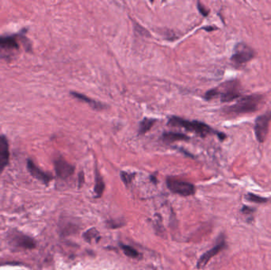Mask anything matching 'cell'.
<instances>
[{"instance_id":"obj_7","label":"cell","mask_w":271,"mask_h":270,"mask_svg":"<svg viewBox=\"0 0 271 270\" xmlns=\"http://www.w3.org/2000/svg\"><path fill=\"white\" fill-rule=\"evenodd\" d=\"M7 238L10 244L17 248L32 250L36 247L35 239L20 231H12Z\"/></svg>"},{"instance_id":"obj_13","label":"cell","mask_w":271,"mask_h":270,"mask_svg":"<svg viewBox=\"0 0 271 270\" xmlns=\"http://www.w3.org/2000/svg\"><path fill=\"white\" fill-rule=\"evenodd\" d=\"M163 142L167 144L176 142V141H189L190 137L180 132H165L161 137Z\"/></svg>"},{"instance_id":"obj_9","label":"cell","mask_w":271,"mask_h":270,"mask_svg":"<svg viewBox=\"0 0 271 270\" xmlns=\"http://www.w3.org/2000/svg\"><path fill=\"white\" fill-rule=\"evenodd\" d=\"M54 168L56 175L62 179L69 178L75 172V166L67 162L62 157L55 159Z\"/></svg>"},{"instance_id":"obj_18","label":"cell","mask_w":271,"mask_h":270,"mask_svg":"<svg viewBox=\"0 0 271 270\" xmlns=\"http://www.w3.org/2000/svg\"><path fill=\"white\" fill-rule=\"evenodd\" d=\"M83 238L86 242H90L94 238L98 241V238H100V236H99V231L95 228H91V229H89L87 231H86V233H84Z\"/></svg>"},{"instance_id":"obj_8","label":"cell","mask_w":271,"mask_h":270,"mask_svg":"<svg viewBox=\"0 0 271 270\" xmlns=\"http://www.w3.org/2000/svg\"><path fill=\"white\" fill-rule=\"evenodd\" d=\"M226 247V242H225V238L223 235H221L219 237V239L217 241V244L213 246V248L210 249L209 251H207L205 254L201 255V258L197 262V269H203L208 264V262L213 258L216 256L217 254L221 252Z\"/></svg>"},{"instance_id":"obj_4","label":"cell","mask_w":271,"mask_h":270,"mask_svg":"<svg viewBox=\"0 0 271 270\" xmlns=\"http://www.w3.org/2000/svg\"><path fill=\"white\" fill-rule=\"evenodd\" d=\"M255 56V50L248 44L243 42L238 43L233 50L231 61L234 66L239 68L251 61Z\"/></svg>"},{"instance_id":"obj_2","label":"cell","mask_w":271,"mask_h":270,"mask_svg":"<svg viewBox=\"0 0 271 270\" xmlns=\"http://www.w3.org/2000/svg\"><path fill=\"white\" fill-rule=\"evenodd\" d=\"M241 96L240 83L237 80L228 81L218 87L208 90L205 94L206 100L220 97L222 102H232Z\"/></svg>"},{"instance_id":"obj_16","label":"cell","mask_w":271,"mask_h":270,"mask_svg":"<svg viewBox=\"0 0 271 270\" xmlns=\"http://www.w3.org/2000/svg\"><path fill=\"white\" fill-rule=\"evenodd\" d=\"M156 120L152 118H144L139 125V134L144 135L153 128Z\"/></svg>"},{"instance_id":"obj_11","label":"cell","mask_w":271,"mask_h":270,"mask_svg":"<svg viewBox=\"0 0 271 270\" xmlns=\"http://www.w3.org/2000/svg\"><path fill=\"white\" fill-rule=\"evenodd\" d=\"M27 170H28L31 176L36 178L38 180L42 182L44 184L47 185L51 182L52 179V176L51 174L45 173L43 170H40L39 166H37L35 162L31 159L27 160Z\"/></svg>"},{"instance_id":"obj_10","label":"cell","mask_w":271,"mask_h":270,"mask_svg":"<svg viewBox=\"0 0 271 270\" xmlns=\"http://www.w3.org/2000/svg\"><path fill=\"white\" fill-rule=\"evenodd\" d=\"M20 38V34L0 36V49L7 52L18 50L19 48L18 38Z\"/></svg>"},{"instance_id":"obj_6","label":"cell","mask_w":271,"mask_h":270,"mask_svg":"<svg viewBox=\"0 0 271 270\" xmlns=\"http://www.w3.org/2000/svg\"><path fill=\"white\" fill-rule=\"evenodd\" d=\"M271 121V110L265 113L261 116H258L255 119V136L259 143H263L267 139L268 131H269L270 123Z\"/></svg>"},{"instance_id":"obj_5","label":"cell","mask_w":271,"mask_h":270,"mask_svg":"<svg viewBox=\"0 0 271 270\" xmlns=\"http://www.w3.org/2000/svg\"><path fill=\"white\" fill-rule=\"evenodd\" d=\"M167 188L175 194L183 196H189L194 194V186L190 182L168 178L167 179Z\"/></svg>"},{"instance_id":"obj_19","label":"cell","mask_w":271,"mask_h":270,"mask_svg":"<svg viewBox=\"0 0 271 270\" xmlns=\"http://www.w3.org/2000/svg\"><path fill=\"white\" fill-rule=\"evenodd\" d=\"M246 199L249 201H252V202L255 203H265L267 201H268L267 198H264V197H262V196H258L256 194H253V193H247L246 195Z\"/></svg>"},{"instance_id":"obj_1","label":"cell","mask_w":271,"mask_h":270,"mask_svg":"<svg viewBox=\"0 0 271 270\" xmlns=\"http://www.w3.org/2000/svg\"><path fill=\"white\" fill-rule=\"evenodd\" d=\"M167 125L171 127H177V128H184L188 132H194L195 134L205 138L209 135H217L220 140H225L227 136L223 132H217L213 128H211L208 124L201 122L198 120H189L186 119L179 117V116H171L169 119Z\"/></svg>"},{"instance_id":"obj_14","label":"cell","mask_w":271,"mask_h":270,"mask_svg":"<svg viewBox=\"0 0 271 270\" xmlns=\"http://www.w3.org/2000/svg\"><path fill=\"white\" fill-rule=\"evenodd\" d=\"M71 94L73 95L74 98H77L78 100L82 101V102H85L86 104H88L89 106H91L93 109L97 110H102L103 109H105V105H103V103H101L99 102H96V101L93 100L91 98H88V97L86 96L84 94H80V93L78 92H71Z\"/></svg>"},{"instance_id":"obj_17","label":"cell","mask_w":271,"mask_h":270,"mask_svg":"<svg viewBox=\"0 0 271 270\" xmlns=\"http://www.w3.org/2000/svg\"><path fill=\"white\" fill-rule=\"evenodd\" d=\"M120 248L122 249L123 252L125 253L126 256L132 258H137L140 256L138 251L135 250L132 246H128V245L120 244Z\"/></svg>"},{"instance_id":"obj_15","label":"cell","mask_w":271,"mask_h":270,"mask_svg":"<svg viewBox=\"0 0 271 270\" xmlns=\"http://www.w3.org/2000/svg\"><path fill=\"white\" fill-rule=\"evenodd\" d=\"M105 190V183L103 181V177L101 176L98 168H95V193L96 194L97 198H99L103 196V192Z\"/></svg>"},{"instance_id":"obj_20","label":"cell","mask_w":271,"mask_h":270,"mask_svg":"<svg viewBox=\"0 0 271 270\" xmlns=\"http://www.w3.org/2000/svg\"><path fill=\"white\" fill-rule=\"evenodd\" d=\"M134 177V173L131 174V173H127L125 171L120 172V178H121V180L125 185H129V183H131Z\"/></svg>"},{"instance_id":"obj_21","label":"cell","mask_w":271,"mask_h":270,"mask_svg":"<svg viewBox=\"0 0 271 270\" xmlns=\"http://www.w3.org/2000/svg\"><path fill=\"white\" fill-rule=\"evenodd\" d=\"M255 211V208H251V207L246 206V205H244L243 208H241V212H242L243 215H245V216H249V215L253 214Z\"/></svg>"},{"instance_id":"obj_3","label":"cell","mask_w":271,"mask_h":270,"mask_svg":"<svg viewBox=\"0 0 271 270\" xmlns=\"http://www.w3.org/2000/svg\"><path fill=\"white\" fill-rule=\"evenodd\" d=\"M264 97L261 94H251L242 97L237 101L235 104L226 107L225 114L232 115H239V114H251L255 112L259 109L263 102Z\"/></svg>"},{"instance_id":"obj_12","label":"cell","mask_w":271,"mask_h":270,"mask_svg":"<svg viewBox=\"0 0 271 270\" xmlns=\"http://www.w3.org/2000/svg\"><path fill=\"white\" fill-rule=\"evenodd\" d=\"M10 158L9 144L6 136L0 135V173L7 166Z\"/></svg>"},{"instance_id":"obj_22","label":"cell","mask_w":271,"mask_h":270,"mask_svg":"<svg viewBox=\"0 0 271 270\" xmlns=\"http://www.w3.org/2000/svg\"><path fill=\"white\" fill-rule=\"evenodd\" d=\"M197 7H198L199 11H200V13L202 14L203 16L206 17L209 15V10H207V9L205 8V6H203V5H201V3H200V2H198V3H197Z\"/></svg>"},{"instance_id":"obj_23","label":"cell","mask_w":271,"mask_h":270,"mask_svg":"<svg viewBox=\"0 0 271 270\" xmlns=\"http://www.w3.org/2000/svg\"><path fill=\"white\" fill-rule=\"evenodd\" d=\"M84 180V174H83L82 171H81V172L79 173V174H78V187H81V186L83 185Z\"/></svg>"}]
</instances>
